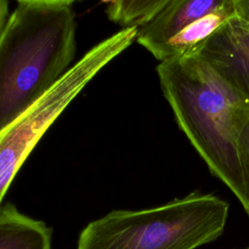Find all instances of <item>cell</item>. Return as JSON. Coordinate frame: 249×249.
<instances>
[{
    "label": "cell",
    "mask_w": 249,
    "mask_h": 249,
    "mask_svg": "<svg viewBox=\"0 0 249 249\" xmlns=\"http://www.w3.org/2000/svg\"><path fill=\"white\" fill-rule=\"evenodd\" d=\"M157 72L179 127L243 205L239 138L249 121V103L195 53L161 61Z\"/></svg>",
    "instance_id": "cell-1"
},
{
    "label": "cell",
    "mask_w": 249,
    "mask_h": 249,
    "mask_svg": "<svg viewBox=\"0 0 249 249\" xmlns=\"http://www.w3.org/2000/svg\"><path fill=\"white\" fill-rule=\"evenodd\" d=\"M69 0H20L0 31V130L70 69L76 50Z\"/></svg>",
    "instance_id": "cell-2"
},
{
    "label": "cell",
    "mask_w": 249,
    "mask_h": 249,
    "mask_svg": "<svg viewBox=\"0 0 249 249\" xmlns=\"http://www.w3.org/2000/svg\"><path fill=\"white\" fill-rule=\"evenodd\" d=\"M229 203L193 192L154 208L112 211L81 232L78 249H196L219 237Z\"/></svg>",
    "instance_id": "cell-3"
},
{
    "label": "cell",
    "mask_w": 249,
    "mask_h": 249,
    "mask_svg": "<svg viewBox=\"0 0 249 249\" xmlns=\"http://www.w3.org/2000/svg\"><path fill=\"white\" fill-rule=\"evenodd\" d=\"M139 28H124L91 48L35 104L0 130V204L30 152L87 84L136 40Z\"/></svg>",
    "instance_id": "cell-4"
},
{
    "label": "cell",
    "mask_w": 249,
    "mask_h": 249,
    "mask_svg": "<svg viewBox=\"0 0 249 249\" xmlns=\"http://www.w3.org/2000/svg\"><path fill=\"white\" fill-rule=\"evenodd\" d=\"M249 103V23L236 16L192 53Z\"/></svg>",
    "instance_id": "cell-5"
},
{
    "label": "cell",
    "mask_w": 249,
    "mask_h": 249,
    "mask_svg": "<svg viewBox=\"0 0 249 249\" xmlns=\"http://www.w3.org/2000/svg\"><path fill=\"white\" fill-rule=\"evenodd\" d=\"M226 0H167L138 31L136 41L154 54L162 45L196 19L219 9Z\"/></svg>",
    "instance_id": "cell-6"
},
{
    "label": "cell",
    "mask_w": 249,
    "mask_h": 249,
    "mask_svg": "<svg viewBox=\"0 0 249 249\" xmlns=\"http://www.w3.org/2000/svg\"><path fill=\"white\" fill-rule=\"evenodd\" d=\"M52 230L12 203L0 209V249H52Z\"/></svg>",
    "instance_id": "cell-7"
},
{
    "label": "cell",
    "mask_w": 249,
    "mask_h": 249,
    "mask_svg": "<svg viewBox=\"0 0 249 249\" xmlns=\"http://www.w3.org/2000/svg\"><path fill=\"white\" fill-rule=\"evenodd\" d=\"M233 16H235L233 0H226L219 9L190 23L162 45L153 55L160 62L186 55L206 41L224 22Z\"/></svg>",
    "instance_id": "cell-8"
},
{
    "label": "cell",
    "mask_w": 249,
    "mask_h": 249,
    "mask_svg": "<svg viewBox=\"0 0 249 249\" xmlns=\"http://www.w3.org/2000/svg\"><path fill=\"white\" fill-rule=\"evenodd\" d=\"M167 0H118L106 2L108 18L124 28H141L150 22Z\"/></svg>",
    "instance_id": "cell-9"
},
{
    "label": "cell",
    "mask_w": 249,
    "mask_h": 249,
    "mask_svg": "<svg viewBox=\"0 0 249 249\" xmlns=\"http://www.w3.org/2000/svg\"><path fill=\"white\" fill-rule=\"evenodd\" d=\"M239 159L245 185V202L243 207L249 215V121L239 138Z\"/></svg>",
    "instance_id": "cell-10"
},
{
    "label": "cell",
    "mask_w": 249,
    "mask_h": 249,
    "mask_svg": "<svg viewBox=\"0 0 249 249\" xmlns=\"http://www.w3.org/2000/svg\"><path fill=\"white\" fill-rule=\"evenodd\" d=\"M233 5L235 16L249 23V0H233Z\"/></svg>",
    "instance_id": "cell-11"
},
{
    "label": "cell",
    "mask_w": 249,
    "mask_h": 249,
    "mask_svg": "<svg viewBox=\"0 0 249 249\" xmlns=\"http://www.w3.org/2000/svg\"><path fill=\"white\" fill-rule=\"evenodd\" d=\"M9 17V2L0 0V31Z\"/></svg>",
    "instance_id": "cell-12"
},
{
    "label": "cell",
    "mask_w": 249,
    "mask_h": 249,
    "mask_svg": "<svg viewBox=\"0 0 249 249\" xmlns=\"http://www.w3.org/2000/svg\"><path fill=\"white\" fill-rule=\"evenodd\" d=\"M247 249H249V248H247Z\"/></svg>",
    "instance_id": "cell-13"
}]
</instances>
